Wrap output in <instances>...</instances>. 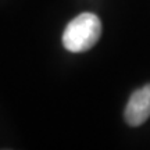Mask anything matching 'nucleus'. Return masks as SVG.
I'll return each instance as SVG.
<instances>
[{
	"instance_id": "f03ea898",
	"label": "nucleus",
	"mask_w": 150,
	"mask_h": 150,
	"mask_svg": "<svg viewBox=\"0 0 150 150\" xmlns=\"http://www.w3.org/2000/svg\"><path fill=\"white\" fill-rule=\"evenodd\" d=\"M124 114L127 124L131 127H139L146 122L150 117V83L132 93Z\"/></svg>"
},
{
	"instance_id": "f257e3e1",
	"label": "nucleus",
	"mask_w": 150,
	"mask_h": 150,
	"mask_svg": "<svg viewBox=\"0 0 150 150\" xmlns=\"http://www.w3.org/2000/svg\"><path fill=\"white\" fill-rule=\"evenodd\" d=\"M102 33V22L96 14L83 13L67 25L63 33V45L72 53H82L93 47Z\"/></svg>"
}]
</instances>
